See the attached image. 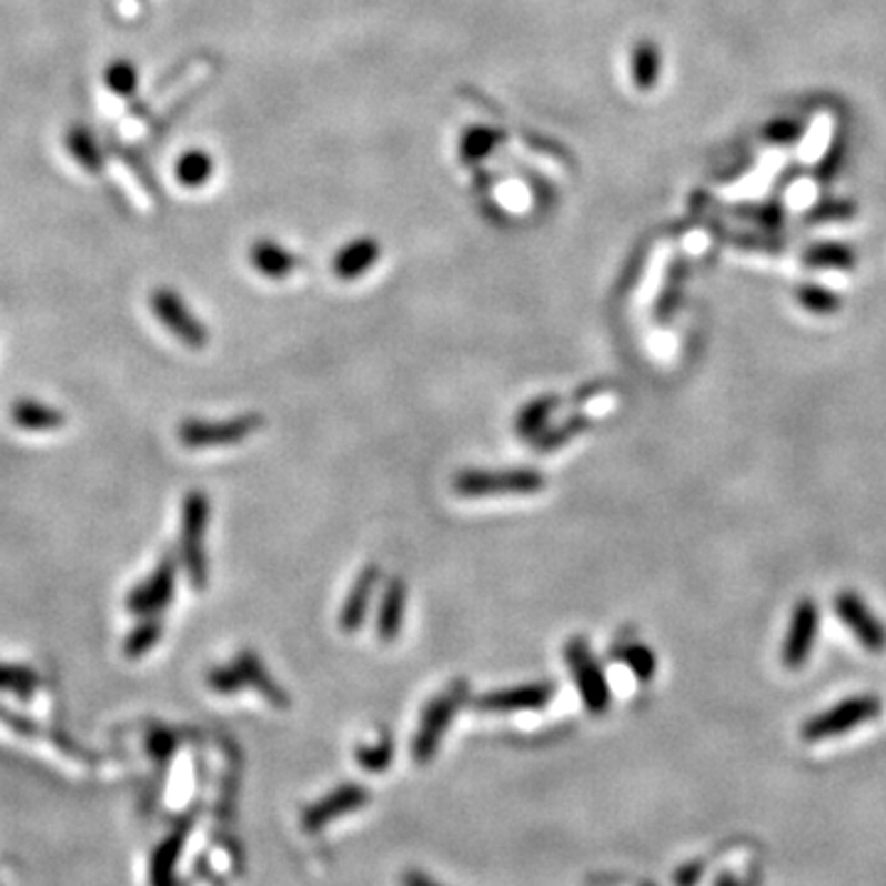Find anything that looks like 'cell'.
Listing matches in <instances>:
<instances>
[{
    "mask_svg": "<svg viewBox=\"0 0 886 886\" xmlns=\"http://www.w3.org/2000/svg\"><path fill=\"white\" fill-rule=\"evenodd\" d=\"M10 419L13 424L26 431H54L64 426V414L60 409H54L44 402L36 400H20L10 406Z\"/></svg>",
    "mask_w": 886,
    "mask_h": 886,
    "instance_id": "18",
    "label": "cell"
},
{
    "mask_svg": "<svg viewBox=\"0 0 886 886\" xmlns=\"http://www.w3.org/2000/svg\"><path fill=\"white\" fill-rule=\"evenodd\" d=\"M503 139V133H497L493 129H485V127H475L469 129L463 135L461 141V155L465 163H473V161H481L491 151H495V145Z\"/></svg>",
    "mask_w": 886,
    "mask_h": 886,
    "instance_id": "29",
    "label": "cell"
},
{
    "mask_svg": "<svg viewBox=\"0 0 886 886\" xmlns=\"http://www.w3.org/2000/svg\"><path fill=\"white\" fill-rule=\"evenodd\" d=\"M208 685L212 692H218V695H236V692L244 689L242 675L240 669L234 667V663L212 667L208 673Z\"/></svg>",
    "mask_w": 886,
    "mask_h": 886,
    "instance_id": "32",
    "label": "cell"
},
{
    "mask_svg": "<svg viewBox=\"0 0 886 886\" xmlns=\"http://www.w3.org/2000/svg\"><path fill=\"white\" fill-rule=\"evenodd\" d=\"M469 695L471 685L465 679H453V683H449L426 704L422 722H419V729L412 738V756L419 764H426V761L436 756L443 736L449 732V724L456 719V714L465 699H469Z\"/></svg>",
    "mask_w": 886,
    "mask_h": 886,
    "instance_id": "3",
    "label": "cell"
},
{
    "mask_svg": "<svg viewBox=\"0 0 886 886\" xmlns=\"http://www.w3.org/2000/svg\"><path fill=\"white\" fill-rule=\"evenodd\" d=\"M368 801L370 793L365 786H360V783H345V786L331 791L325 798L313 803L311 808L303 813V827L309 833L323 830L328 823H333L348 813L360 811Z\"/></svg>",
    "mask_w": 886,
    "mask_h": 886,
    "instance_id": "12",
    "label": "cell"
},
{
    "mask_svg": "<svg viewBox=\"0 0 886 886\" xmlns=\"http://www.w3.org/2000/svg\"><path fill=\"white\" fill-rule=\"evenodd\" d=\"M358 764L370 771V774H382V771H387L394 761V742L390 734H382L380 742H372V744H360L358 752H355Z\"/></svg>",
    "mask_w": 886,
    "mask_h": 886,
    "instance_id": "28",
    "label": "cell"
},
{
    "mask_svg": "<svg viewBox=\"0 0 886 886\" xmlns=\"http://www.w3.org/2000/svg\"><path fill=\"white\" fill-rule=\"evenodd\" d=\"M404 886H443V884L426 877V874H422V872H409V874H404Z\"/></svg>",
    "mask_w": 886,
    "mask_h": 886,
    "instance_id": "36",
    "label": "cell"
},
{
    "mask_svg": "<svg viewBox=\"0 0 886 886\" xmlns=\"http://www.w3.org/2000/svg\"><path fill=\"white\" fill-rule=\"evenodd\" d=\"M406 613V582L402 576H394L384 586V594L377 611V638L382 643H394L400 638Z\"/></svg>",
    "mask_w": 886,
    "mask_h": 886,
    "instance_id": "16",
    "label": "cell"
},
{
    "mask_svg": "<svg viewBox=\"0 0 886 886\" xmlns=\"http://www.w3.org/2000/svg\"><path fill=\"white\" fill-rule=\"evenodd\" d=\"M835 613L843 621V626L852 633L862 647L872 655L886 653V626L874 616L869 604L855 591H843L835 598Z\"/></svg>",
    "mask_w": 886,
    "mask_h": 886,
    "instance_id": "10",
    "label": "cell"
},
{
    "mask_svg": "<svg viewBox=\"0 0 886 886\" xmlns=\"http://www.w3.org/2000/svg\"><path fill=\"white\" fill-rule=\"evenodd\" d=\"M798 303L805 311H811L815 315H830V313L839 311V305H843V301L837 299V293L827 291L823 286L798 289Z\"/></svg>",
    "mask_w": 886,
    "mask_h": 886,
    "instance_id": "31",
    "label": "cell"
},
{
    "mask_svg": "<svg viewBox=\"0 0 886 886\" xmlns=\"http://www.w3.org/2000/svg\"><path fill=\"white\" fill-rule=\"evenodd\" d=\"M556 697V683L540 679L515 687H503L485 692L475 699V709L483 714H515V712H540Z\"/></svg>",
    "mask_w": 886,
    "mask_h": 886,
    "instance_id": "11",
    "label": "cell"
},
{
    "mask_svg": "<svg viewBox=\"0 0 886 886\" xmlns=\"http://www.w3.org/2000/svg\"><path fill=\"white\" fill-rule=\"evenodd\" d=\"M805 261L813 266H827V269H849L855 266V256L845 246H817L805 256Z\"/></svg>",
    "mask_w": 886,
    "mask_h": 886,
    "instance_id": "33",
    "label": "cell"
},
{
    "mask_svg": "<svg viewBox=\"0 0 886 886\" xmlns=\"http://www.w3.org/2000/svg\"><path fill=\"white\" fill-rule=\"evenodd\" d=\"M661 77V50L655 42H638L633 50V82L643 92L653 89Z\"/></svg>",
    "mask_w": 886,
    "mask_h": 886,
    "instance_id": "23",
    "label": "cell"
},
{
    "mask_svg": "<svg viewBox=\"0 0 886 886\" xmlns=\"http://www.w3.org/2000/svg\"><path fill=\"white\" fill-rule=\"evenodd\" d=\"M188 827L183 825L168 839H163L151 857V886H178L175 884V867L183 852Z\"/></svg>",
    "mask_w": 886,
    "mask_h": 886,
    "instance_id": "19",
    "label": "cell"
},
{
    "mask_svg": "<svg viewBox=\"0 0 886 886\" xmlns=\"http://www.w3.org/2000/svg\"><path fill=\"white\" fill-rule=\"evenodd\" d=\"M234 667L240 669V675H242V683H244V687H252L254 692H259L261 697H264L266 702H271V704H276V707H289V695H286V689H283L276 679H274V675L269 673L266 669V665H264V661H261V657L256 655V653H252V651H242L240 655L234 657Z\"/></svg>",
    "mask_w": 886,
    "mask_h": 886,
    "instance_id": "15",
    "label": "cell"
},
{
    "mask_svg": "<svg viewBox=\"0 0 886 886\" xmlns=\"http://www.w3.org/2000/svg\"><path fill=\"white\" fill-rule=\"evenodd\" d=\"M208 522L210 500L202 491H190L183 500V520H180V562L190 578V586L202 591L208 586Z\"/></svg>",
    "mask_w": 886,
    "mask_h": 886,
    "instance_id": "2",
    "label": "cell"
},
{
    "mask_svg": "<svg viewBox=\"0 0 886 886\" xmlns=\"http://www.w3.org/2000/svg\"><path fill=\"white\" fill-rule=\"evenodd\" d=\"M163 631H165L163 618L143 616L139 621V626H135L127 635V641H123V653H127V657H131V661H139V657L148 655L158 643H161Z\"/></svg>",
    "mask_w": 886,
    "mask_h": 886,
    "instance_id": "22",
    "label": "cell"
},
{
    "mask_svg": "<svg viewBox=\"0 0 886 886\" xmlns=\"http://www.w3.org/2000/svg\"><path fill=\"white\" fill-rule=\"evenodd\" d=\"M175 582H178V562L173 554H165L151 572V576L131 588V594L127 598V608L139 618L161 616V613L173 604Z\"/></svg>",
    "mask_w": 886,
    "mask_h": 886,
    "instance_id": "9",
    "label": "cell"
},
{
    "mask_svg": "<svg viewBox=\"0 0 886 886\" xmlns=\"http://www.w3.org/2000/svg\"><path fill=\"white\" fill-rule=\"evenodd\" d=\"M380 578H382L380 566L368 564L365 570L358 574L355 582H352L343 611H340V628L345 633H358L362 628V623H365L370 611V601L380 586Z\"/></svg>",
    "mask_w": 886,
    "mask_h": 886,
    "instance_id": "13",
    "label": "cell"
},
{
    "mask_svg": "<svg viewBox=\"0 0 886 886\" xmlns=\"http://www.w3.org/2000/svg\"><path fill=\"white\" fill-rule=\"evenodd\" d=\"M148 754L155 761H168L178 748V736L168 729H153L148 734Z\"/></svg>",
    "mask_w": 886,
    "mask_h": 886,
    "instance_id": "34",
    "label": "cell"
},
{
    "mask_svg": "<svg viewBox=\"0 0 886 886\" xmlns=\"http://www.w3.org/2000/svg\"><path fill=\"white\" fill-rule=\"evenodd\" d=\"M151 311L161 321L170 335L180 343L200 350L208 345L210 333L200 318L190 311V305L183 301V295L173 289H155L151 293Z\"/></svg>",
    "mask_w": 886,
    "mask_h": 886,
    "instance_id": "7",
    "label": "cell"
},
{
    "mask_svg": "<svg viewBox=\"0 0 886 886\" xmlns=\"http://www.w3.org/2000/svg\"><path fill=\"white\" fill-rule=\"evenodd\" d=\"M380 254L382 249L377 240H372V236H358V240H352L345 246L338 249L331 261V269L340 281H355L377 264Z\"/></svg>",
    "mask_w": 886,
    "mask_h": 886,
    "instance_id": "14",
    "label": "cell"
},
{
    "mask_svg": "<svg viewBox=\"0 0 886 886\" xmlns=\"http://www.w3.org/2000/svg\"><path fill=\"white\" fill-rule=\"evenodd\" d=\"M564 661L570 665V673L574 675V683L578 687V695H582L586 712L594 714V717L606 714L613 702L611 687L604 675V667L596 661V655L591 651L584 635H574V638L566 641Z\"/></svg>",
    "mask_w": 886,
    "mask_h": 886,
    "instance_id": "5",
    "label": "cell"
},
{
    "mask_svg": "<svg viewBox=\"0 0 886 886\" xmlns=\"http://www.w3.org/2000/svg\"><path fill=\"white\" fill-rule=\"evenodd\" d=\"M591 429V419H586L584 414H574L562 422L560 426H552V429H544L542 434L532 441V446L537 451H556L566 446V443L574 441L576 436H582L584 431Z\"/></svg>",
    "mask_w": 886,
    "mask_h": 886,
    "instance_id": "26",
    "label": "cell"
},
{
    "mask_svg": "<svg viewBox=\"0 0 886 886\" xmlns=\"http://www.w3.org/2000/svg\"><path fill=\"white\" fill-rule=\"evenodd\" d=\"M67 148H70L74 161L89 170V173H99L104 168V155H101V148L89 129L74 127L70 135H67Z\"/></svg>",
    "mask_w": 886,
    "mask_h": 886,
    "instance_id": "24",
    "label": "cell"
},
{
    "mask_svg": "<svg viewBox=\"0 0 886 886\" xmlns=\"http://www.w3.org/2000/svg\"><path fill=\"white\" fill-rule=\"evenodd\" d=\"M264 419L259 414H242L234 419H222V422H210V419H185L178 429V439L188 449H212V446H232L242 443L261 429Z\"/></svg>",
    "mask_w": 886,
    "mask_h": 886,
    "instance_id": "6",
    "label": "cell"
},
{
    "mask_svg": "<svg viewBox=\"0 0 886 886\" xmlns=\"http://www.w3.org/2000/svg\"><path fill=\"white\" fill-rule=\"evenodd\" d=\"M882 714V699L877 695H855L839 699L830 709L817 712L801 726L803 742H827V738L845 736L857 726L874 722Z\"/></svg>",
    "mask_w": 886,
    "mask_h": 886,
    "instance_id": "4",
    "label": "cell"
},
{
    "mask_svg": "<svg viewBox=\"0 0 886 886\" xmlns=\"http://www.w3.org/2000/svg\"><path fill=\"white\" fill-rule=\"evenodd\" d=\"M699 874H702V865H687V867H683V869H679V872L675 874L677 886H695V882L699 879Z\"/></svg>",
    "mask_w": 886,
    "mask_h": 886,
    "instance_id": "35",
    "label": "cell"
},
{
    "mask_svg": "<svg viewBox=\"0 0 886 886\" xmlns=\"http://www.w3.org/2000/svg\"><path fill=\"white\" fill-rule=\"evenodd\" d=\"M40 685L38 673L26 665H3L0 663V692H10L20 699H30Z\"/></svg>",
    "mask_w": 886,
    "mask_h": 886,
    "instance_id": "27",
    "label": "cell"
},
{
    "mask_svg": "<svg viewBox=\"0 0 886 886\" xmlns=\"http://www.w3.org/2000/svg\"><path fill=\"white\" fill-rule=\"evenodd\" d=\"M249 261L259 271L261 276H266L271 281L289 279L295 269L301 266V261L295 254H291L286 246H281L271 240H259L249 249Z\"/></svg>",
    "mask_w": 886,
    "mask_h": 886,
    "instance_id": "17",
    "label": "cell"
},
{
    "mask_svg": "<svg viewBox=\"0 0 886 886\" xmlns=\"http://www.w3.org/2000/svg\"><path fill=\"white\" fill-rule=\"evenodd\" d=\"M714 886H744V882L736 879L734 874H722V877L717 879V884H714Z\"/></svg>",
    "mask_w": 886,
    "mask_h": 886,
    "instance_id": "37",
    "label": "cell"
},
{
    "mask_svg": "<svg viewBox=\"0 0 886 886\" xmlns=\"http://www.w3.org/2000/svg\"><path fill=\"white\" fill-rule=\"evenodd\" d=\"M104 79L113 94L131 97L135 92V87H139V70H135V64L129 60H117L107 67Z\"/></svg>",
    "mask_w": 886,
    "mask_h": 886,
    "instance_id": "30",
    "label": "cell"
},
{
    "mask_svg": "<svg viewBox=\"0 0 886 886\" xmlns=\"http://www.w3.org/2000/svg\"><path fill=\"white\" fill-rule=\"evenodd\" d=\"M613 655H616V661L626 663L631 667V673L638 677L641 683H651V679L655 677L657 657L647 645H643L638 641H628V643L618 645L616 651H613Z\"/></svg>",
    "mask_w": 886,
    "mask_h": 886,
    "instance_id": "25",
    "label": "cell"
},
{
    "mask_svg": "<svg viewBox=\"0 0 886 886\" xmlns=\"http://www.w3.org/2000/svg\"><path fill=\"white\" fill-rule=\"evenodd\" d=\"M817 633H820V608L813 598H801L793 608L786 638L781 645V663L788 669H801L811 663Z\"/></svg>",
    "mask_w": 886,
    "mask_h": 886,
    "instance_id": "8",
    "label": "cell"
},
{
    "mask_svg": "<svg viewBox=\"0 0 886 886\" xmlns=\"http://www.w3.org/2000/svg\"><path fill=\"white\" fill-rule=\"evenodd\" d=\"M547 485L537 469H463L453 475V491L461 497H500L535 495Z\"/></svg>",
    "mask_w": 886,
    "mask_h": 886,
    "instance_id": "1",
    "label": "cell"
},
{
    "mask_svg": "<svg viewBox=\"0 0 886 886\" xmlns=\"http://www.w3.org/2000/svg\"><path fill=\"white\" fill-rule=\"evenodd\" d=\"M556 406H560V396L556 394H542L537 400H532L522 406L515 419V431L520 434V439L535 441L542 431L547 429Z\"/></svg>",
    "mask_w": 886,
    "mask_h": 886,
    "instance_id": "20",
    "label": "cell"
},
{
    "mask_svg": "<svg viewBox=\"0 0 886 886\" xmlns=\"http://www.w3.org/2000/svg\"><path fill=\"white\" fill-rule=\"evenodd\" d=\"M214 173V161L208 151L190 148L175 163V180L185 188H202Z\"/></svg>",
    "mask_w": 886,
    "mask_h": 886,
    "instance_id": "21",
    "label": "cell"
},
{
    "mask_svg": "<svg viewBox=\"0 0 886 886\" xmlns=\"http://www.w3.org/2000/svg\"><path fill=\"white\" fill-rule=\"evenodd\" d=\"M643 886H655V884H643Z\"/></svg>",
    "mask_w": 886,
    "mask_h": 886,
    "instance_id": "38",
    "label": "cell"
}]
</instances>
